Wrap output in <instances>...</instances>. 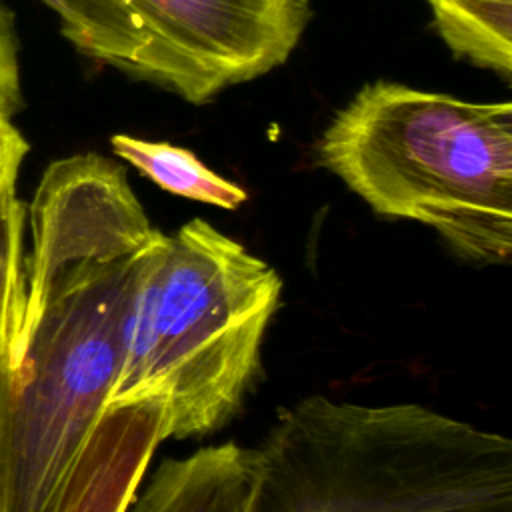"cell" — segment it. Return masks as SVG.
<instances>
[{"mask_svg":"<svg viewBox=\"0 0 512 512\" xmlns=\"http://www.w3.org/2000/svg\"><path fill=\"white\" fill-rule=\"evenodd\" d=\"M82 54L136 76L148 38L130 0H40Z\"/></svg>","mask_w":512,"mask_h":512,"instance_id":"ba28073f","label":"cell"},{"mask_svg":"<svg viewBox=\"0 0 512 512\" xmlns=\"http://www.w3.org/2000/svg\"><path fill=\"white\" fill-rule=\"evenodd\" d=\"M258 478V448L206 446L164 460L124 512H252Z\"/></svg>","mask_w":512,"mask_h":512,"instance_id":"52a82bcc","label":"cell"},{"mask_svg":"<svg viewBox=\"0 0 512 512\" xmlns=\"http://www.w3.org/2000/svg\"><path fill=\"white\" fill-rule=\"evenodd\" d=\"M28 154V142L12 120H0V194L16 186L22 160Z\"/></svg>","mask_w":512,"mask_h":512,"instance_id":"4fadbf2b","label":"cell"},{"mask_svg":"<svg viewBox=\"0 0 512 512\" xmlns=\"http://www.w3.org/2000/svg\"><path fill=\"white\" fill-rule=\"evenodd\" d=\"M22 108L18 42L10 10L0 2V120H12Z\"/></svg>","mask_w":512,"mask_h":512,"instance_id":"7c38bea8","label":"cell"},{"mask_svg":"<svg viewBox=\"0 0 512 512\" xmlns=\"http://www.w3.org/2000/svg\"><path fill=\"white\" fill-rule=\"evenodd\" d=\"M252 512H454L434 476L374 436L296 428L260 446Z\"/></svg>","mask_w":512,"mask_h":512,"instance_id":"5b68a950","label":"cell"},{"mask_svg":"<svg viewBox=\"0 0 512 512\" xmlns=\"http://www.w3.org/2000/svg\"><path fill=\"white\" fill-rule=\"evenodd\" d=\"M434 28L454 56L512 76V0H426Z\"/></svg>","mask_w":512,"mask_h":512,"instance_id":"30bf717a","label":"cell"},{"mask_svg":"<svg viewBox=\"0 0 512 512\" xmlns=\"http://www.w3.org/2000/svg\"><path fill=\"white\" fill-rule=\"evenodd\" d=\"M26 206L16 186L0 194V362L10 354L26 294Z\"/></svg>","mask_w":512,"mask_h":512,"instance_id":"8fae6325","label":"cell"},{"mask_svg":"<svg viewBox=\"0 0 512 512\" xmlns=\"http://www.w3.org/2000/svg\"><path fill=\"white\" fill-rule=\"evenodd\" d=\"M162 422L154 400L106 410L74 468L62 512H124L164 442Z\"/></svg>","mask_w":512,"mask_h":512,"instance_id":"8992f818","label":"cell"},{"mask_svg":"<svg viewBox=\"0 0 512 512\" xmlns=\"http://www.w3.org/2000/svg\"><path fill=\"white\" fill-rule=\"evenodd\" d=\"M110 146L118 158L174 196L224 210H236L248 198L242 186L216 174L194 152L182 146L128 134H114Z\"/></svg>","mask_w":512,"mask_h":512,"instance_id":"9c48e42d","label":"cell"},{"mask_svg":"<svg viewBox=\"0 0 512 512\" xmlns=\"http://www.w3.org/2000/svg\"><path fill=\"white\" fill-rule=\"evenodd\" d=\"M148 46L136 78L202 104L288 60L310 0H130Z\"/></svg>","mask_w":512,"mask_h":512,"instance_id":"277c9868","label":"cell"},{"mask_svg":"<svg viewBox=\"0 0 512 512\" xmlns=\"http://www.w3.org/2000/svg\"><path fill=\"white\" fill-rule=\"evenodd\" d=\"M22 320L0 362V512H62L118 378L142 260L158 238L122 164L72 154L26 206Z\"/></svg>","mask_w":512,"mask_h":512,"instance_id":"6da1fadb","label":"cell"},{"mask_svg":"<svg viewBox=\"0 0 512 512\" xmlns=\"http://www.w3.org/2000/svg\"><path fill=\"white\" fill-rule=\"evenodd\" d=\"M320 164L376 214L424 224L464 260L512 254V104L378 80L340 108Z\"/></svg>","mask_w":512,"mask_h":512,"instance_id":"3957f363","label":"cell"},{"mask_svg":"<svg viewBox=\"0 0 512 512\" xmlns=\"http://www.w3.org/2000/svg\"><path fill=\"white\" fill-rule=\"evenodd\" d=\"M280 292L276 268L210 222L160 232L138 272L106 410L160 402L164 440L220 428L254 380Z\"/></svg>","mask_w":512,"mask_h":512,"instance_id":"7a4b0ae2","label":"cell"}]
</instances>
